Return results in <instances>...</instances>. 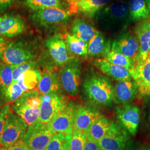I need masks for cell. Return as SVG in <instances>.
Instances as JSON below:
<instances>
[{
    "label": "cell",
    "mask_w": 150,
    "mask_h": 150,
    "mask_svg": "<svg viewBox=\"0 0 150 150\" xmlns=\"http://www.w3.org/2000/svg\"><path fill=\"white\" fill-rule=\"evenodd\" d=\"M95 20L101 30L108 32L123 30L131 21L129 6L122 0L105 6L97 13Z\"/></svg>",
    "instance_id": "obj_1"
},
{
    "label": "cell",
    "mask_w": 150,
    "mask_h": 150,
    "mask_svg": "<svg viewBox=\"0 0 150 150\" xmlns=\"http://www.w3.org/2000/svg\"><path fill=\"white\" fill-rule=\"evenodd\" d=\"M37 55L35 40L32 38L22 37L9 43L1 60L4 64L16 67L33 60Z\"/></svg>",
    "instance_id": "obj_2"
},
{
    "label": "cell",
    "mask_w": 150,
    "mask_h": 150,
    "mask_svg": "<svg viewBox=\"0 0 150 150\" xmlns=\"http://www.w3.org/2000/svg\"><path fill=\"white\" fill-rule=\"evenodd\" d=\"M83 87L87 97L95 104L109 106L114 100V88L106 76L97 74L90 76L84 81Z\"/></svg>",
    "instance_id": "obj_3"
},
{
    "label": "cell",
    "mask_w": 150,
    "mask_h": 150,
    "mask_svg": "<svg viewBox=\"0 0 150 150\" xmlns=\"http://www.w3.org/2000/svg\"><path fill=\"white\" fill-rule=\"evenodd\" d=\"M42 94L38 90L25 92L21 96L12 102L11 108L28 126L38 122Z\"/></svg>",
    "instance_id": "obj_4"
},
{
    "label": "cell",
    "mask_w": 150,
    "mask_h": 150,
    "mask_svg": "<svg viewBox=\"0 0 150 150\" xmlns=\"http://www.w3.org/2000/svg\"><path fill=\"white\" fill-rule=\"evenodd\" d=\"M70 11L59 8H48L34 11L28 16L32 25L38 29L48 30L68 21Z\"/></svg>",
    "instance_id": "obj_5"
},
{
    "label": "cell",
    "mask_w": 150,
    "mask_h": 150,
    "mask_svg": "<svg viewBox=\"0 0 150 150\" xmlns=\"http://www.w3.org/2000/svg\"><path fill=\"white\" fill-rule=\"evenodd\" d=\"M55 134L48 124L38 122L28 126L22 140L30 150H45Z\"/></svg>",
    "instance_id": "obj_6"
},
{
    "label": "cell",
    "mask_w": 150,
    "mask_h": 150,
    "mask_svg": "<svg viewBox=\"0 0 150 150\" xmlns=\"http://www.w3.org/2000/svg\"><path fill=\"white\" fill-rule=\"evenodd\" d=\"M28 125L15 113L11 112L6 120L0 134V144L6 146L23 139L28 129Z\"/></svg>",
    "instance_id": "obj_7"
},
{
    "label": "cell",
    "mask_w": 150,
    "mask_h": 150,
    "mask_svg": "<svg viewBox=\"0 0 150 150\" xmlns=\"http://www.w3.org/2000/svg\"><path fill=\"white\" fill-rule=\"evenodd\" d=\"M38 122L47 125L64 110L68 103L66 97L57 93L42 95Z\"/></svg>",
    "instance_id": "obj_8"
},
{
    "label": "cell",
    "mask_w": 150,
    "mask_h": 150,
    "mask_svg": "<svg viewBox=\"0 0 150 150\" xmlns=\"http://www.w3.org/2000/svg\"><path fill=\"white\" fill-rule=\"evenodd\" d=\"M81 64L77 59L71 58L62 66L59 72L61 85L71 95L76 96L80 82Z\"/></svg>",
    "instance_id": "obj_9"
},
{
    "label": "cell",
    "mask_w": 150,
    "mask_h": 150,
    "mask_svg": "<svg viewBox=\"0 0 150 150\" xmlns=\"http://www.w3.org/2000/svg\"><path fill=\"white\" fill-rule=\"evenodd\" d=\"M126 129L121 123L112 122L108 131L99 142L101 150H124L129 139Z\"/></svg>",
    "instance_id": "obj_10"
},
{
    "label": "cell",
    "mask_w": 150,
    "mask_h": 150,
    "mask_svg": "<svg viewBox=\"0 0 150 150\" xmlns=\"http://www.w3.org/2000/svg\"><path fill=\"white\" fill-rule=\"evenodd\" d=\"M111 50L132 59L136 64L139 54V44L136 35L128 31L121 32L112 41Z\"/></svg>",
    "instance_id": "obj_11"
},
{
    "label": "cell",
    "mask_w": 150,
    "mask_h": 150,
    "mask_svg": "<svg viewBox=\"0 0 150 150\" xmlns=\"http://www.w3.org/2000/svg\"><path fill=\"white\" fill-rule=\"evenodd\" d=\"M27 25L21 15L14 12L0 15V36L13 38L24 33Z\"/></svg>",
    "instance_id": "obj_12"
},
{
    "label": "cell",
    "mask_w": 150,
    "mask_h": 150,
    "mask_svg": "<svg viewBox=\"0 0 150 150\" xmlns=\"http://www.w3.org/2000/svg\"><path fill=\"white\" fill-rule=\"evenodd\" d=\"M77 107L74 102L68 103L64 110L48 123L55 133H62L66 135L72 134Z\"/></svg>",
    "instance_id": "obj_13"
},
{
    "label": "cell",
    "mask_w": 150,
    "mask_h": 150,
    "mask_svg": "<svg viewBox=\"0 0 150 150\" xmlns=\"http://www.w3.org/2000/svg\"><path fill=\"white\" fill-rule=\"evenodd\" d=\"M44 43L51 58L57 65L63 66L71 59L67 52L63 35L56 33L49 36L45 40Z\"/></svg>",
    "instance_id": "obj_14"
},
{
    "label": "cell",
    "mask_w": 150,
    "mask_h": 150,
    "mask_svg": "<svg viewBox=\"0 0 150 150\" xmlns=\"http://www.w3.org/2000/svg\"><path fill=\"white\" fill-rule=\"evenodd\" d=\"M141 96L150 95V59L137 62L131 72Z\"/></svg>",
    "instance_id": "obj_15"
},
{
    "label": "cell",
    "mask_w": 150,
    "mask_h": 150,
    "mask_svg": "<svg viewBox=\"0 0 150 150\" xmlns=\"http://www.w3.org/2000/svg\"><path fill=\"white\" fill-rule=\"evenodd\" d=\"M102 116L96 109L87 106H79L75 115L74 130L86 133L91 126Z\"/></svg>",
    "instance_id": "obj_16"
},
{
    "label": "cell",
    "mask_w": 150,
    "mask_h": 150,
    "mask_svg": "<svg viewBox=\"0 0 150 150\" xmlns=\"http://www.w3.org/2000/svg\"><path fill=\"white\" fill-rule=\"evenodd\" d=\"M116 114L123 127L135 136L139 122V110L134 105H125L116 108Z\"/></svg>",
    "instance_id": "obj_17"
},
{
    "label": "cell",
    "mask_w": 150,
    "mask_h": 150,
    "mask_svg": "<svg viewBox=\"0 0 150 150\" xmlns=\"http://www.w3.org/2000/svg\"><path fill=\"white\" fill-rule=\"evenodd\" d=\"M134 33L139 44L137 63L147 59L150 51V18L139 22L134 28ZM136 63V64H137Z\"/></svg>",
    "instance_id": "obj_18"
},
{
    "label": "cell",
    "mask_w": 150,
    "mask_h": 150,
    "mask_svg": "<svg viewBox=\"0 0 150 150\" xmlns=\"http://www.w3.org/2000/svg\"><path fill=\"white\" fill-rule=\"evenodd\" d=\"M93 64L104 74L118 81L132 80V77L129 70L120 66L113 64L104 59H95Z\"/></svg>",
    "instance_id": "obj_19"
},
{
    "label": "cell",
    "mask_w": 150,
    "mask_h": 150,
    "mask_svg": "<svg viewBox=\"0 0 150 150\" xmlns=\"http://www.w3.org/2000/svg\"><path fill=\"white\" fill-rule=\"evenodd\" d=\"M137 92V87L134 81H118L114 88V100L119 103L127 105L134 100Z\"/></svg>",
    "instance_id": "obj_20"
},
{
    "label": "cell",
    "mask_w": 150,
    "mask_h": 150,
    "mask_svg": "<svg viewBox=\"0 0 150 150\" xmlns=\"http://www.w3.org/2000/svg\"><path fill=\"white\" fill-rule=\"evenodd\" d=\"M112 0H80L76 4L71 13H77L80 15L92 19L97 13L107 6Z\"/></svg>",
    "instance_id": "obj_21"
},
{
    "label": "cell",
    "mask_w": 150,
    "mask_h": 150,
    "mask_svg": "<svg viewBox=\"0 0 150 150\" xmlns=\"http://www.w3.org/2000/svg\"><path fill=\"white\" fill-rule=\"evenodd\" d=\"M70 31L75 36L87 43H88L98 32L89 22L80 17L74 20L71 23Z\"/></svg>",
    "instance_id": "obj_22"
},
{
    "label": "cell",
    "mask_w": 150,
    "mask_h": 150,
    "mask_svg": "<svg viewBox=\"0 0 150 150\" xmlns=\"http://www.w3.org/2000/svg\"><path fill=\"white\" fill-rule=\"evenodd\" d=\"M61 81L58 73L46 71L42 74V78L38 86V91L42 95L57 93L60 90Z\"/></svg>",
    "instance_id": "obj_23"
},
{
    "label": "cell",
    "mask_w": 150,
    "mask_h": 150,
    "mask_svg": "<svg viewBox=\"0 0 150 150\" xmlns=\"http://www.w3.org/2000/svg\"><path fill=\"white\" fill-rule=\"evenodd\" d=\"M111 41L107 40L102 32L98 31L88 43L87 54L91 57L105 56L111 50Z\"/></svg>",
    "instance_id": "obj_24"
},
{
    "label": "cell",
    "mask_w": 150,
    "mask_h": 150,
    "mask_svg": "<svg viewBox=\"0 0 150 150\" xmlns=\"http://www.w3.org/2000/svg\"><path fill=\"white\" fill-rule=\"evenodd\" d=\"M63 37L69 55L84 56L87 54L88 43L70 33H65Z\"/></svg>",
    "instance_id": "obj_25"
},
{
    "label": "cell",
    "mask_w": 150,
    "mask_h": 150,
    "mask_svg": "<svg viewBox=\"0 0 150 150\" xmlns=\"http://www.w3.org/2000/svg\"><path fill=\"white\" fill-rule=\"evenodd\" d=\"M111 123L108 118L102 116L91 126L86 132L87 139L98 142L107 134Z\"/></svg>",
    "instance_id": "obj_26"
},
{
    "label": "cell",
    "mask_w": 150,
    "mask_h": 150,
    "mask_svg": "<svg viewBox=\"0 0 150 150\" xmlns=\"http://www.w3.org/2000/svg\"><path fill=\"white\" fill-rule=\"evenodd\" d=\"M128 6L131 21L140 22L150 18V11L145 0H129Z\"/></svg>",
    "instance_id": "obj_27"
},
{
    "label": "cell",
    "mask_w": 150,
    "mask_h": 150,
    "mask_svg": "<svg viewBox=\"0 0 150 150\" xmlns=\"http://www.w3.org/2000/svg\"><path fill=\"white\" fill-rule=\"evenodd\" d=\"M42 78V73L37 69L28 70L21 76L17 82L25 92L35 90Z\"/></svg>",
    "instance_id": "obj_28"
},
{
    "label": "cell",
    "mask_w": 150,
    "mask_h": 150,
    "mask_svg": "<svg viewBox=\"0 0 150 150\" xmlns=\"http://www.w3.org/2000/svg\"><path fill=\"white\" fill-rule=\"evenodd\" d=\"M103 57L104 59L107 60L109 62L125 67L130 72L134 70L136 65L132 59L112 50H111Z\"/></svg>",
    "instance_id": "obj_29"
},
{
    "label": "cell",
    "mask_w": 150,
    "mask_h": 150,
    "mask_svg": "<svg viewBox=\"0 0 150 150\" xmlns=\"http://www.w3.org/2000/svg\"><path fill=\"white\" fill-rule=\"evenodd\" d=\"M23 2L33 12L48 8L65 9L62 0H23Z\"/></svg>",
    "instance_id": "obj_30"
},
{
    "label": "cell",
    "mask_w": 150,
    "mask_h": 150,
    "mask_svg": "<svg viewBox=\"0 0 150 150\" xmlns=\"http://www.w3.org/2000/svg\"><path fill=\"white\" fill-rule=\"evenodd\" d=\"M4 98L8 102H13L25 93L21 87L17 82L1 90Z\"/></svg>",
    "instance_id": "obj_31"
},
{
    "label": "cell",
    "mask_w": 150,
    "mask_h": 150,
    "mask_svg": "<svg viewBox=\"0 0 150 150\" xmlns=\"http://www.w3.org/2000/svg\"><path fill=\"white\" fill-rule=\"evenodd\" d=\"M15 66L0 62V90L13 83V70Z\"/></svg>",
    "instance_id": "obj_32"
},
{
    "label": "cell",
    "mask_w": 150,
    "mask_h": 150,
    "mask_svg": "<svg viewBox=\"0 0 150 150\" xmlns=\"http://www.w3.org/2000/svg\"><path fill=\"white\" fill-rule=\"evenodd\" d=\"M86 141V133L73 130L70 142L71 150H83Z\"/></svg>",
    "instance_id": "obj_33"
},
{
    "label": "cell",
    "mask_w": 150,
    "mask_h": 150,
    "mask_svg": "<svg viewBox=\"0 0 150 150\" xmlns=\"http://www.w3.org/2000/svg\"><path fill=\"white\" fill-rule=\"evenodd\" d=\"M38 62L35 60H31L16 66L13 70V82H17L22 74L28 70L36 69Z\"/></svg>",
    "instance_id": "obj_34"
},
{
    "label": "cell",
    "mask_w": 150,
    "mask_h": 150,
    "mask_svg": "<svg viewBox=\"0 0 150 150\" xmlns=\"http://www.w3.org/2000/svg\"><path fill=\"white\" fill-rule=\"evenodd\" d=\"M66 139V134L62 133H56L45 150H62Z\"/></svg>",
    "instance_id": "obj_35"
},
{
    "label": "cell",
    "mask_w": 150,
    "mask_h": 150,
    "mask_svg": "<svg viewBox=\"0 0 150 150\" xmlns=\"http://www.w3.org/2000/svg\"><path fill=\"white\" fill-rule=\"evenodd\" d=\"M11 112L10 104L7 103L0 106V134L3 131L6 120Z\"/></svg>",
    "instance_id": "obj_36"
},
{
    "label": "cell",
    "mask_w": 150,
    "mask_h": 150,
    "mask_svg": "<svg viewBox=\"0 0 150 150\" xmlns=\"http://www.w3.org/2000/svg\"><path fill=\"white\" fill-rule=\"evenodd\" d=\"M1 150H30L27 145L21 139L15 143L6 146H3Z\"/></svg>",
    "instance_id": "obj_37"
},
{
    "label": "cell",
    "mask_w": 150,
    "mask_h": 150,
    "mask_svg": "<svg viewBox=\"0 0 150 150\" xmlns=\"http://www.w3.org/2000/svg\"><path fill=\"white\" fill-rule=\"evenodd\" d=\"M83 150H101L98 142L87 139Z\"/></svg>",
    "instance_id": "obj_38"
},
{
    "label": "cell",
    "mask_w": 150,
    "mask_h": 150,
    "mask_svg": "<svg viewBox=\"0 0 150 150\" xmlns=\"http://www.w3.org/2000/svg\"><path fill=\"white\" fill-rule=\"evenodd\" d=\"M15 0H0V12H4L10 8Z\"/></svg>",
    "instance_id": "obj_39"
},
{
    "label": "cell",
    "mask_w": 150,
    "mask_h": 150,
    "mask_svg": "<svg viewBox=\"0 0 150 150\" xmlns=\"http://www.w3.org/2000/svg\"><path fill=\"white\" fill-rule=\"evenodd\" d=\"M9 43L5 37L0 36V59Z\"/></svg>",
    "instance_id": "obj_40"
},
{
    "label": "cell",
    "mask_w": 150,
    "mask_h": 150,
    "mask_svg": "<svg viewBox=\"0 0 150 150\" xmlns=\"http://www.w3.org/2000/svg\"><path fill=\"white\" fill-rule=\"evenodd\" d=\"M71 139V135H66V139L62 150H71L70 142Z\"/></svg>",
    "instance_id": "obj_41"
},
{
    "label": "cell",
    "mask_w": 150,
    "mask_h": 150,
    "mask_svg": "<svg viewBox=\"0 0 150 150\" xmlns=\"http://www.w3.org/2000/svg\"><path fill=\"white\" fill-rule=\"evenodd\" d=\"M67 2L69 3L70 6V12L71 13V12L72 11V10H73V8H74L75 6L76 5V4L77 3V2L80 0H67Z\"/></svg>",
    "instance_id": "obj_42"
},
{
    "label": "cell",
    "mask_w": 150,
    "mask_h": 150,
    "mask_svg": "<svg viewBox=\"0 0 150 150\" xmlns=\"http://www.w3.org/2000/svg\"><path fill=\"white\" fill-rule=\"evenodd\" d=\"M136 150L135 149H134V146H132V145H131V144H129H129L127 145L126 146V150H125H125Z\"/></svg>",
    "instance_id": "obj_43"
},
{
    "label": "cell",
    "mask_w": 150,
    "mask_h": 150,
    "mask_svg": "<svg viewBox=\"0 0 150 150\" xmlns=\"http://www.w3.org/2000/svg\"><path fill=\"white\" fill-rule=\"evenodd\" d=\"M145 1L146 5H147L148 8H149V10L150 12V0H145Z\"/></svg>",
    "instance_id": "obj_44"
},
{
    "label": "cell",
    "mask_w": 150,
    "mask_h": 150,
    "mask_svg": "<svg viewBox=\"0 0 150 150\" xmlns=\"http://www.w3.org/2000/svg\"><path fill=\"white\" fill-rule=\"evenodd\" d=\"M142 150H150V147H147L144 148V149H142Z\"/></svg>",
    "instance_id": "obj_45"
},
{
    "label": "cell",
    "mask_w": 150,
    "mask_h": 150,
    "mask_svg": "<svg viewBox=\"0 0 150 150\" xmlns=\"http://www.w3.org/2000/svg\"><path fill=\"white\" fill-rule=\"evenodd\" d=\"M149 121L150 122V109H149Z\"/></svg>",
    "instance_id": "obj_46"
},
{
    "label": "cell",
    "mask_w": 150,
    "mask_h": 150,
    "mask_svg": "<svg viewBox=\"0 0 150 150\" xmlns=\"http://www.w3.org/2000/svg\"><path fill=\"white\" fill-rule=\"evenodd\" d=\"M147 59H150V52H149V54H148V57H147Z\"/></svg>",
    "instance_id": "obj_47"
},
{
    "label": "cell",
    "mask_w": 150,
    "mask_h": 150,
    "mask_svg": "<svg viewBox=\"0 0 150 150\" xmlns=\"http://www.w3.org/2000/svg\"><path fill=\"white\" fill-rule=\"evenodd\" d=\"M0 150H1V144H0Z\"/></svg>",
    "instance_id": "obj_48"
}]
</instances>
